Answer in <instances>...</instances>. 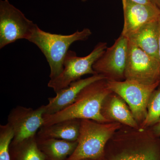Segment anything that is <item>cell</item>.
Segmentation results:
<instances>
[{
	"label": "cell",
	"mask_w": 160,
	"mask_h": 160,
	"mask_svg": "<svg viewBox=\"0 0 160 160\" xmlns=\"http://www.w3.org/2000/svg\"><path fill=\"white\" fill-rule=\"evenodd\" d=\"M125 78L145 85L160 82L159 61L129 42Z\"/></svg>",
	"instance_id": "8"
},
{
	"label": "cell",
	"mask_w": 160,
	"mask_h": 160,
	"mask_svg": "<svg viewBox=\"0 0 160 160\" xmlns=\"http://www.w3.org/2000/svg\"><path fill=\"white\" fill-rule=\"evenodd\" d=\"M107 80L109 89L121 97L128 104L140 126L147 117V107L150 97L159 86L160 82L152 85H145L129 80Z\"/></svg>",
	"instance_id": "6"
},
{
	"label": "cell",
	"mask_w": 160,
	"mask_h": 160,
	"mask_svg": "<svg viewBox=\"0 0 160 160\" xmlns=\"http://www.w3.org/2000/svg\"><path fill=\"white\" fill-rule=\"evenodd\" d=\"M14 132L8 123L0 126V160H10V144Z\"/></svg>",
	"instance_id": "19"
},
{
	"label": "cell",
	"mask_w": 160,
	"mask_h": 160,
	"mask_svg": "<svg viewBox=\"0 0 160 160\" xmlns=\"http://www.w3.org/2000/svg\"><path fill=\"white\" fill-rule=\"evenodd\" d=\"M124 22L121 34L127 37L147 23L158 20L160 10L154 4H141L122 0Z\"/></svg>",
	"instance_id": "11"
},
{
	"label": "cell",
	"mask_w": 160,
	"mask_h": 160,
	"mask_svg": "<svg viewBox=\"0 0 160 160\" xmlns=\"http://www.w3.org/2000/svg\"><path fill=\"white\" fill-rule=\"evenodd\" d=\"M45 106L36 109L17 106L13 108L8 116V123L11 126L14 138L12 142H18L37 134L44 125Z\"/></svg>",
	"instance_id": "10"
},
{
	"label": "cell",
	"mask_w": 160,
	"mask_h": 160,
	"mask_svg": "<svg viewBox=\"0 0 160 160\" xmlns=\"http://www.w3.org/2000/svg\"><path fill=\"white\" fill-rule=\"evenodd\" d=\"M81 160H106L105 159V158H103L99 159H82Z\"/></svg>",
	"instance_id": "24"
},
{
	"label": "cell",
	"mask_w": 160,
	"mask_h": 160,
	"mask_svg": "<svg viewBox=\"0 0 160 160\" xmlns=\"http://www.w3.org/2000/svg\"><path fill=\"white\" fill-rule=\"evenodd\" d=\"M158 20L144 25L126 38L129 42L158 59Z\"/></svg>",
	"instance_id": "14"
},
{
	"label": "cell",
	"mask_w": 160,
	"mask_h": 160,
	"mask_svg": "<svg viewBox=\"0 0 160 160\" xmlns=\"http://www.w3.org/2000/svg\"><path fill=\"white\" fill-rule=\"evenodd\" d=\"M159 27V34L158 43V59L160 63V18L158 20Z\"/></svg>",
	"instance_id": "22"
},
{
	"label": "cell",
	"mask_w": 160,
	"mask_h": 160,
	"mask_svg": "<svg viewBox=\"0 0 160 160\" xmlns=\"http://www.w3.org/2000/svg\"><path fill=\"white\" fill-rule=\"evenodd\" d=\"M10 160H46L37 142V135L18 142H11L10 147Z\"/></svg>",
	"instance_id": "17"
},
{
	"label": "cell",
	"mask_w": 160,
	"mask_h": 160,
	"mask_svg": "<svg viewBox=\"0 0 160 160\" xmlns=\"http://www.w3.org/2000/svg\"><path fill=\"white\" fill-rule=\"evenodd\" d=\"M8 0L0 1V49L18 40H28L37 26Z\"/></svg>",
	"instance_id": "7"
},
{
	"label": "cell",
	"mask_w": 160,
	"mask_h": 160,
	"mask_svg": "<svg viewBox=\"0 0 160 160\" xmlns=\"http://www.w3.org/2000/svg\"><path fill=\"white\" fill-rule=\"evenodd\" d=\"M91 35L88 28L71 34L62 35L43 31L37 25L28 41L37 46L46 58L50 67L49 78L52 79L63 71L64 59L72 44L87 40Z\"/></svg>",
	"instance_id": "3"
},
{
	"label": "cell",
	"mask_w": 160,
	"mask_h": 160,
	"mask_svg": "<svg viewBox=\"0 0 160 160\" xmlns=\"http://www.w3.org/2000/svg\"><path fill=\"white\" fill-rule=\"evenodd\" d=\"M129 41L121 34L113 45L108 48L93 64V70L110 81L125 79V72L129 52Z\"/></svg>",
	"instance_id": "9"
},
{
	"label": "cell",
	"mask_w": 160,
	"mask_h": 160,
	"mask_svg": "<svg viewBox=\"0 0 160 160\" xmlns=\"http://www.w3.org/2000/svg\"><path fill=\"white\" fill-rule=\"evenodd\" d=\"M101 112L109 122H117L135 129L140 128L126 102L114 92H112L104 100Z\"/></svg>",
	"instance_id": "13"
},
{
	"label": "cell",
	"mask_w": 160,
	"mask_h": 160,
	"mask_svg": "<svg viewBox=\"0 0 160 160\" xmlns=\"http://www.w3.org/2000/svg\"><path fill=\"white\" fill-rule=\"evenodd\" d=\"M133 2L141 4H153L152 0H129Z\"/></svg>",
	"instance_id": "21"
},
{
	"label": "cell",
	"mask_w": 160,
	"mask_h": 160,
	"mask_svg": "<svg viewBox=\"0 0 160 160\" xmlns=\"http://www.w3.org/2000/svg\"><path fill=\"white\" fill-rule=\"evenodd\" d=\"M112 92L106 79L96 81L83 89L68 107L53 114H44L43 126L75 119L109 122L103 116L101 109L104 100Z\"/></svg>",
	"instance_id": "2"
},
{
	"label": "cell",
	"mask_w": 160,
	"mask_h": 160,
	"mask_svg": "<svg viewBox=\"0 0 160 160\" xmlns=\"http://www.w3.org/2000/svg\"><path fill=\"white\" fill-rule=\"evenodd\" d=\"M160 119V84L152 94L147 107L146 118L140 126L141 129L150 128Z\"/></svg>",
	"instance_id": "18"
},
{
	"label": "cell",
	"mask_w": 160,
	"mask_h": 160,
	"mask_svg": "<svg viewBox=\"0 0 160 160\" xmlns=\"http://www.w3.org/2000/svg\"><path fill=\"white\" fill-rule=\"evenodd\" d=\"M152 2L160 10V0H152Z\"/></svg>",
	"instance_id": "23"
},
{
	"label": "cell",
	"mask_w": 160,
	"mask_h": 160,
	"mask_svg": "<svg viewBox=\"0 0 160 160\" xmlns=\"http://www.w3.org/2000/svg\"><path fill=\"white\" fill-rule=\"evenodd\" d=\"M103 79L106 78L102 75L95 74L71 83L68 87L56 92L55 97L49 98V103L45 106V114H53L68 107L74 102L85 87L96 81Z\"/></svg>",
	"instance_id": "12"
},
{
	"label": "cell",
	"mask_w": 160,
	"mask_h": 160,
	"mask_svg": "<svg viewBox=\"0 0 160 160\" xmlns=\"http://www.w3.org/2000/svg\"><path fill=\"white\" fill-rule=\"evenodd\" d=\"M122 126L117 122L101 123L92 120H81L77 146L66 160L103 158L106 144Z\"/></svg>",
	"instance_id": "4"
},
{
	"label": "cell",
	"mask_w": 160,
	"mask_h": 160,
	"mask_svg": "<svg viewBox=\"0 0 160 160\" xmlns=\"http://www.w3.org/2000/svg\"><path fill=\"white\" fill-rule=\"evenodd\" d=\"M81 119H70L43 126L37 134L39 138H56L70 142L78 141L79 136Z\"/></svg>",
	"instance_id": "15"
},
{
	"label": "cell",
	"mask_w": 160,
	"mask_h": 160,
	"mask_svg": "<svg viewBox=\"0 0 160 160\" xmlns=\"http://www.w3.org/2000/svg\"><path fill=\"white\" fill-rule=\"evenodd\" d=\"M81 1H82V2H86V1H87V0H81Z\"/></svg>",
	"instance_id": "25"
},
{
	"label": "cell",
	"mask_w": 160,
	"mask_h": 160,
	"mask_svg": "<svg viewBox=\"0 0 160 160\" xmlns=\"http://www.w3.org/2000/svg\"><path fill=\"white\" fill-rule=\"evenodd\" d=\"M107 48V43L100 42L89 55L83 57L78 56L74 51L69 50L64 59L63 71L56 78L50 80L48 87L56 92L85 75L97 74L92 68L93 64Z\"/></svg>",
	"instance_id": "5"
},
{
	"label": "cell",
	"mask_w": 160,
	"mask_h": 160,
	"mask_svg": "<svg viewBox=\"0 0 160 160\" xmlns=\"http://www.w3.org/2000/svg\"><path fill=\"white\" fill-rule=\"evenodd\" d=\"M106 160H160V137L150 128L123 125L106 144Z\"/></svg>",
	"instance_id": "1"
},
{
	"label": "cell",
	"mask_w": 160,
	"mask_h": 160,
	"mask_svg": "<svg viewBox=\"0 0 160 160\" xmlns=\"http://www.w3.org/2000/svg\"><path fill=\"white\" fill-rule=\"evenodd\" d=\"M149 128H150L155 135L160 137V119L157 123Z\"/></svg>",
	"instance_id": "20"
},
{
	"label": "cell",
	"mask_w": 160,
	"mask_h": 160,
	"mask_svg": "<svg viewBox=\"0 0 160 160\" xmlns=\"http://www.w3.org/2000/svg\"><path fill=\"white\" fill-rule=\"evenodd\" d=\"M38 146L46 160H66L73 153L78 141L70 142L56 138H39Z\"/></svg>",
	"instance_id": "16"
}]
</instances>
